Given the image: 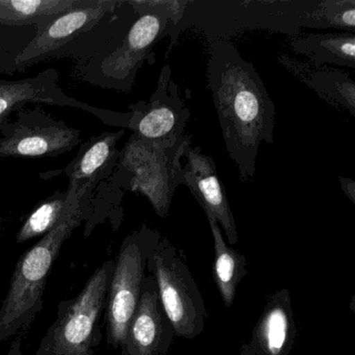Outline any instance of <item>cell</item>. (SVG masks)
<instances>
[{
	"label": "cell",
	"instance_id": "cell-1",
	"mask_svg": "<svg viewBox=\"0 0 355 355\" xmlns=\"http://www.w3.org/2000/svg\"><path fill=\"white\" fill-rule=\"evenodd\" d=\"M209 42L207 87L226 151L243 182L254 178L259 145L274 142L275 105L254 65L230 41Z\"/></svg>",
	"mask_w": 355,
	"mask_h": 355
},
{
	"label": "cell",
	"instance_id": "cell-2",
	"mask_svg": "<svg viewBox=\"0 0 355 355\" xmlns=\"http://www.w3.org/2000/svg\"><path fill=\"white\" fill-rule=\"evenodd\" d=\"M334 28L332 0H187L184 13L163 34L168 53L186 31L207 41H230L248 31L265 30L297 37L303 28Z\"/></svg>",
	"mask_w": 355,
	"mask_h": 355
},
{
	"label": "cell",
	"instance_id": "cell-3",
	"mask_svg": "<svg viewBox=\"0 0 355 355\" xmlns=\"http://www.w3.org/2000/svg\"><path fill=\"white\" fill-rule=\"evenodd\" d=\"M67 192V205L57 225L16 263L0 307V342L26 330L41 313L47 278L62 246L74 230L91 217L92 199L73 191Z\"/></svg>",
	"mask_w": 355,
	"mask_h": 355
},
{
	"label": "cell",
	"instance_id": "cell-4",
	"mask_svg": "<svg viewBox=\"0 0 355 355\" xmlns=\"http://www.w3.org/2000/svg\"><path fill=\"white\" fill-rule=\"evenodd\" d=\"M186 1L128 0L136 13L121 40L99 64L98 85L130 92L155 43L163 39L167 26H174L182 17Z\"/></svg>",
	"mask_w": 355,
	"mask_h": 355
},
{
	"label": "cell",
	"instance_id": "cell-5",
	"mask_svg": "<svg viewBox=\"0 0 355 355\" xmlns=\"http://www.w3.org/2000/svg\"><path fill=\"white\" fill-rule=\"evenodd\" d=\"M190 143L191 136L186 135L172 145L155 144L132 135L120 151L114 184L144 195L159 217H167L174 193L182 184L180 159Z\"/></svg>",
	"mask_w": 355,
	"mask_h": 355
},
{
	"label": "cell",
	"instance_id": "cell-6",
	"mask_svg": "<svg viewBox=\"0 0 355 355\" xmlns=\"http://www.w3.org/2000/svg\"><path fill=\"white\" fill-rule=\"evenodd\" d=\"M115 261L95 270L80 294L58 305L57 319L41 340L35 355H95L101 344V313Z\"/></svg>",
	"mask_w": 355,
	"mask_h": 355
},
{
	"label": "cell",
	"instance_id": "cell-7",
	"mask_svg": "<svg viewBox=\"0 0 355 355\" xmlns=\"http://www.w3.org/2000/svg\"><path fill=\"white\" fill-rule=\"evenodd\" d=\"M155 277L162 307L178 338L193 340L202 334L207 313L202 295L178 249L162 236L147 263Z\"/></svg>",
	"mask_w": 355,
	"mask_h": 355
},
{
	"label": "cell",
	"instance_id": "cell-8",
	"mask_svg": "<svg viewBox=\"0 0 355 355\" xmlns=\"http://www.w3.org/2000/svg\"><path fill=\"white\" fill-rule=\"evenodd\" d=\"M162 234L147 225L128 234L115 261L105 302L107 346H121L140 300L147 263Z\"/></svg>",
	"mask_w": 355,
	"mask_h": 355
},
{
	"label": "cell",
	"instance_id": "cell-9",
	"mask_svg": "<svg viewBox=\"0 0 355 355\" xmlns=\"http://www.w3.org/2000/svg\"><path fill=\"white\" fill-rule=\"evenodd\" d=\"M128 109V113H119L92 107L90 114L107 125L132 130L138 138L157 145H172L184 138L191 116L168 65L162 69L149 101H139Z\"/></svg>",
	"mask_w": 355,
	"mask_h": 355
},
{
	"label": "cell",
	"instance_id": "cell-10",
	"mask_svg": "<svg viewBox=\"0 0 355 355\" xmlns=\"http://www.w3.org/2000/svg\"><path fill=\"white\" fill-rule=\"evenodd\" d=\"M0 159H43L71 151L80 132L55 120L40 105L24 110L0 128Z\"/></svg>",
	"mask_w": 355,
	"mask_h": 355
},
{
	"label": "cell",
	"instance_id": "cell-11",
	"mask_svg": "<svg viewBox=\"0 0 355 355\" xmlns=\"http://www.w3.org/2000/svg\"><path fill=\"white\" fill-rule=\"evenodd\" d=\"M121 3L117 0H78L73 8L53 16L47 24L38 28L33 40L16 57L14 68L24 69L43 61L53 51L92 30Z\"/></svg>",
	"mask_w": 355,
	"mask_h": 355
},
{
	"label": "cell",
	"instance_id": "cell-12",
	"mask_svg": "<svg viewBox=\"0 0 355 355\" xmlns=\"http://www.w3.org/2000/svg\"><path fill=\"white\" fill-rule=\"evenodd\" d=\"M182 159V184L188 187L205 214L215 218L230 245L239 241L236 221L225 194L223 182L218 176L213 157L201 153L200 147L187 145Z\"/></svg>",
	"mask_w": 355,
	"mask_h": 355
},
{
	"label": "cell",
	"instance_id": "cell-13",
	"mask_svg": "<svg viewBox=\"0 0 355 355\" xmlns=\"http://www.w3.org/2000/svg\"><path fill=\"white\" fill-rule=\"evenodd\" d=\"M174 330L159 301L153 274L145 276L140 300L121 344V355H167Z\"/></svg>",
	"mask_w": 355,
	"mask_h": 355
},
{
	"label": "cell",
	"instance_id": "cell-14",
	"mask_svg": "<svg viewBox=\"0 0 355 355\" xmlns=\"http://www.w3.org/2000/svg\"><path fill=\"white\" fill-rule=\"evenodd\" d=\"M123 135L124 130L103 132L83 143L76 159L63 171L69 178L67 190L93 200L97 187L109 180L117 168L120 157L117 143Z\"/></svg>",
	"mask_w": 355,
	"mask_h": 355
},
{
	"label": "cell",
	"instance_id": "cell-15",
	"mask_svg": "<svg viewBox=\"0 0 355 355\" xmlns=\"http://www.w3.org/2000/svg\"><path fill=\"white\" fill-rule=\"evenodd\" d=\"M296 336L290 292L282 288L268 299L250 340L239 355H288Z\"/></svg>",
	"mask_w": 355,
	"mask_h": 355
},
{
	"label": "cell",
	"instance_id": "cell-16",
	"mask_svg": "<svg viewBox=\"0 0 355 355\" xmlns=\"http://www.w3.org/2000/svg\"><path fill=\"white\" fill-rule=\"evenodd\" d=\"M59 78V72L51 68L26 80H0V128L10 122L14 112L21 111L28 103L70 107L90 113L91 105L64 93Z\"/></svg>",
	"mask_w": 355,
	"mask_h": 355
},
{
	"label": "cell",
	"instance_id": "cell-17",
	"mask_svg": "<svg viewBox=\"0 0 355 355\" xmlns=\"http://www.w3.org/2000/svg\"><path fill=\"white\" fill-rule=\"evenodd\" d=\"M279 63L302 84L317 93L320 98L334 107L347 110L355 117V82L340 69L313 65L298 61L286 53L278 57Z\"/></svg>",
	"mask_w": 355,
	"mask_h": 355
},
{
	"label": "cell",
	"instance_id": "cell-18",
	"mask_svg": "<svg viewBox=\"0 0 355 355\" xmlns=\"http://www.w3.org/2000/svg\"><path fill=\"white\" fill-rule=\"evenodd\" d=\"M290 47L295 53L304 55L309 63L318 67L329 64L355 68V35L351 33L292 37Z\"/></svg>",
	"mask_w": 355,
	"mask_h": 355
},
{
	"label": "cell",
	"instance_id": "cell-19",
	"mask_svg": "<svg viewBox=\"0 0 355 355\" xmlns=\"http://www.w3.org/2000/svg\"><path fill=\"white\" fill-rule=\"evenodd\" d=\"M214 239L213 276L216 286L226 307H230L236 298V288L247 274V261L244 255L226 245L221 228L215 218L205 214Z\"/></svg>",
	"mask_w": 355,
	"mask_h": 355
},
{
	"label": "cell",
	"instance_id": "cell-20",
	"mask_svg": "<svg viewBox=\"0 0 355 355\" xmlns=\"http://www.w3.org/2000/svg\"><path fill=\"white\" fill-rule=\"evenodd\" d=\"M78 3V0H0V24L40 28Z\"/></svg>",
	"mask_w": 355,
	"mask_h": 355
},
{
	"label": "cell",
	"instance_id": "cell-21",
	"mask_svg": "<svg viewBox=\"0 0 355 355\" xmlns=\"http://www.w3.org/2000/svg\"><path fill=\"white\" fill-rule=\"evenodd\" d=\"M67 191H57L45 200L41 201L16 234V242L21 243L49 234L59 222L67 205Z\"/></svg>",
	"mask_w": 355,
	"mask_h": 355
},
{
	"label": "cell",
	"instance_id": "cell-22",
	"mask_svg": "<svg viewBox=\"0 0 355 355\" xmlns=\"http://www.w3.org/2000/svg\"><path fill=\"white\" fill-rule=\"evenodd\" d=\"M338 180L340 182V187L342 190L344 191L345 194L347 195L351 202L354 205L355 203V182L354 180H350V178H342L340 176Z\"/></svg>",
	"mask_w": 355,
	"mask_h": 355
},
{
	"label": "cell",
	"instance_id": "cell-23",
	"mask_svg": "<svg viewBox=\"0 0 355 355\" xmlns=\"http://www.w3.org/2000/svg\"><path fill=\"white\" fill-rule=\"evenodd\" d=\"M7 355H22L21 340H14L12 343L11 347H10V350L8 351Z\"/></svg>",
	"mask_w": 355,
	"mask_h": 355
}]
</instances>
